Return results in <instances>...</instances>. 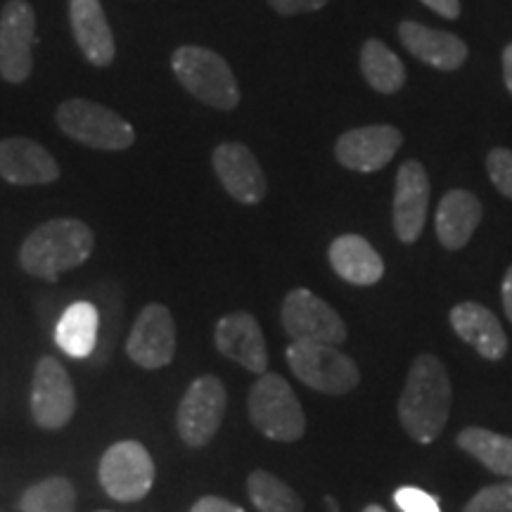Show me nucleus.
<instances>
[{
    "label": "nucleus",
    "mask_w": 512,
    "mask_h": 512,
    "mask_svg": "<svg viewBox=\"0 0 512 512\" xmlns=\"http://www.w3.org/2000/svg\"><path fill=\"white\" fill-rule=\"evenodd\" d=\"M211 164H214L216 178L233 200L240 204H259L266 197L268 185L264 169L247 145L221 143L211 155Z\"/></svg>",
    "instance_id": "15"
},
{
    "label": "nucleus",
    "mask_w": 512,
    "mask_h": 512,
    "mask_svg": "<svg viewBox=\"0 0 512 512\" xmlns=\"http://www.w3.org/2000/svg\"><path fill=\"white\" fill-rule=\"evenodd\" d=\"M171 69L192 98L214 110L230 112L240 105V86L230 64L214 50L181 46L171 55Z\"/></svg>",
    "instance_id": "3"
},
{
    "label": "nucleus",
    "mask_w": 512,
    "mask_h": 512,
    "mask_svg": "<svg viewBox=\"0 0 512 512\" xmlns=\"http://www.w3.org/2000/svg\"><path fill=\"white\" fill-rule=\"evenodd\" d=\"M501 294H503V309H505V316H508V320L512 323V266L508 268V271H505Z\"/></svg>",
    "instance_id": "34"
},
{
    "label": "nucleus",
    "mask_w": 512,
    "mask_h": 512,
    "mask_svg": "<svg viewBox=\"0 0 512 512\" xmlns=\"http://www.w3.org/2000/svg\"><path fill=\"white\" fill-rule=\"evenodd\" d=\"M76 411V392L67 370L55 358L43 356L34 370L31 415L43 430H62Z\"/></svg>",
    "instance_id": "12"
},
{
    "label": "nucleus",
    "mask_w": 512,
    "mask_h": 512,
    "mask_svg": "<svg viewBox=\"0 0 512 512\" xmlns=\"http://www.w3.org/2000/svg\"><path fill=\"white\" fill-rule=\"evenodd\" d=\"M287 363L290 370L306 387L320 394L342 396L354 392L361 380L356 361L342 354L332 344L316 342H292L287 347Z\"/></svg>",
    "instance_id": "6"
},
{
    "label": "nucleus",
    "mask_w": 512,
    "mask_h": 512,
    "mask_svg": "<svg viewBox=\"0 0 512 512\" xmlns=\"http://www.w3.org/2000/svg\"><path fill=\"white\" fill-rule=\"evenodd\" d=\"M361 74L373 91L392 95L406 83V67L387 43L380 38H368L361 50Z\"/></svg>",
    "instance_id": "24"
},
{
    "label": "nucleus",
    "mask_w": 512,
    "mask_h": 512,
    "mask_svg": "<svg viewBox=\"0 0 512 512\" xmlns=\"http://www.w3.org/2000/svg\"><path fill=\"white\" fill-rule=\"evenodd\" d=\"M420 3L446 19L460 17V0H420Z\"/></svg>",
    "instance_id": "33"
},
{
    "label": "nucleus",
    "mask_w": 512,
    "mask_h": 512,
    "mask_svg": "<svg viewBox=\"0 0 512 512\" xmlns=\"http://www.w3.org/2000/svg\"><path fill=\"white\" fill-rule=\"evenodd\" d=\"M451 403L453 387L444 363L432 354L415 358L399 399V422L408 437L432 444L444 432Z\"/></svg>",
    "instance_id": "1"
},
{
    "label": "nucleus",
    "mask_w": 512,
    "mask_h": 512,
    "mask_svg": "<svg viewBox=\"0 0 512 512\" xmlns=\"http://www.w3.org/2000/svg\"><path fill=\"white\" fill-rule=\"evenodd\" d=\"M100 316L91 302H74L62 318L57 320L55 342L64 354L72 358H86L98 344Z\"/></svg>",
    "instance_id": "23"
},
{
    "label": "nucleus",
    "mask_w": 512,
    "mask_h": 512,
    "mask_svg": "<svg viewBox=\"0 0 512 512\" xmlns=\"http://www.w3.org/2000/svg\"><path fill=\"white\" fill-rule=\"evenodd\" d=\"M55 121L64 136L93 150L121 152L136 143V131L124 117L100 102L72 98L55 112Z\"/></svg>",
    "instance_id": "5"
},
{
    "label": "nucleus",
    "mask_w": 512,
    "mask_h": 512,
    "mask_svg": "<svg viewBox=\"0 0 512 512\" xmlns=\"http://www.w3.org/2000/svg\"><path fill=\"white\" fill-rule=\"evenodd\" d=\"M228 406V394L216 375H202L190 384L181 406H178V434L192 448L207 446L219 432L223 413Z\"/></svg>",
    "instance_id": "8"
},
{
    "label": "nucleus",
    "mask_w": 512,
    "mask_h": 512,
    "mask_svg": "<svg viewBox=\"0 0 512 512\" xmlns=\"http://www.w3.org/2000/svg\"><path fill=\"white\" fill-rule=\"evenodd\" d=\"M463 512H512V477L479 489Z\"/></svg>",
    "instance_id": "28"
},
{
    "label": "nucleus",
    "mask_w": 512,
    "mask_h": 512,
    "mask_svg": "<svg viewBox=\"0 0 512 512\" xmlns=\"http://www.w3.org/2000/svg\"><path fill=\"white\" fill-rule=\"evenodd\" d=\"M69 22L83 57L93 67H110L117 43L100 0H69Z\"/></svg>",
    "instance_id": "18"
},
{
    "label": "nucleus",
    "mask_w": 512,
    "mask_h": 512,
    "mask_svg": "<svg viewBox=\"0 0 512 512\" xmlns=\"http://www.w3.org/2000/svg\"><path fill=\"white\" fill-rule=\"evenodd\" d=\"M0 176L12 185H46L60 178V164L29 138L0 140Z\"/></svg>",
    "instance_id": "17"
},
{
    "label": "nucleus",
    "mask_w": 512,
    "mask_h": 512,
    "mask_svg": "<svg viewBox=\"0 0 512 512\" xmlns=\"http://www.w3.org/2000/svg\"><path fill=\"white\" fill-rule=\"evenodd\" d=\"M283 328L292 342L342 344L347 339V325L328 302L311 290H292L283 302Z\"/></svg>",
    "instance_id": "10"
},
{
    "label": "nucleus",
    "mask_w": 512,
    "mask_h": 512,
    "mask_svg": "<svg viewBox=\"0 0 512 512\" xmlns=\"http://www.w3.org/2000/svg\"><path fill=\"white\" fill-rule=\"evenodd\" d=\"M399 36L408 53L439 72H456L467 62V43L456 34L420 22H401Z\"/></svg>",
    "instance_id": "19"
},
{
    "label": "nucleus",
    "mask_w": 512,
    "mask_h": 512,
    "mask_svg": "<svg viewBox=\"0 0 512 512\" xmlns=\"http://www.w3.org/2000/svg\"><path fill=\"white\" fill-rule=\"evenodd\" d=\"M394 503L403 512H441L439 501L418 486H401L394 491Z\"/></svg>",
    "instance_id": "30"
},
{
    "label": "nucleus",
    "mask_w": 512,
    "mask_h": 512,
    "mask_svg": "<svg viewBox=\"0 0 512 512\" xmlns=\"http://www.w3.org/2000/svg\"><path fill=\"white\" fill-rule=\"evenodd\" d=\"M482 223V202L467 190H451L441 197L437 209V238L451 252L463 249Z\"/></svg>",
    "instance_id": "21"
},
{
    "label": "nucleus",
    "mask_w": 512,
    "mask_h": 512,
    "mask_svg": "<svg viewBox=\"0 0 512 512\" xmlns=\"http://www.w3.org/2000/svg\"><path fill=\"white\" fill-rule=\"evenodd\" d=\"M93 247L91 226L79 219H53L31 230L19 249V264L34 278L55 283L64 271L86 264Z\"/></svg>",
    "instance_id": "2"
},
{
    "label": "nucleus",
    "mask_w": 512,
    "mask_h": 512,
    "mask_svg": "<svg viewBox=\"0 0 512 512\" xmlns=\"http://www.w3.org/2000/svg\"><path fill=\"white\" fill-rule=\"evenodd\" d=\"M451 325L463 342L475 347L486 361H501L508 354V335L498 323L494 311L477 302H463L451 309Z\"/></svg>",
    "instance_id": "20"
},
{
    "label": "nucleus",
    "mask_w": 512,
    "mask_h": 512,
    "mask_svg": "<svg viewBox=\"0 0 512 512\" xmlns=\"http://www.w3.org/2000/svg\"><path fill=\"white\" fill-rule=\"evenodd\" d=\"M328 256L332 271L351 285H375L380 283L384 275L382 256L361 235H339V238L332 240Z\"/></svg>",
    "instance_id": "22"
},
{
    "label": "nucleus",
    "mask_w": 512,
    "mask_h": 512,
    "mask_svg": "<svg viewBox=\"0 0 512 512\" xmlns=\"http://www.w3.org/2000/svg\"><path fill=\"white\" fill-rule=\"evenodd\" d=\"M216 349L230 361L240 363L249 373L264 375L268 368V351L264 332L259 328V320L252 313L238 311L223 316L216 323Z\"/></svg>",
    "instance_id": "16"
},
{
    "label": "nucleus",
    "mask_w": 512,
    "mask_h": 512,
    "mask_svg": "<svg viewBox=\"0 0 512 512\" xmlns=\"http://www.w3.org/2000/svg\"><path fill=\"white\" fill-rule=\"evenodd\" d=\"M503 79L505 88L512 93V43L503 50Z\"/></svg>",
    "instance_id": "35"
},
{
    "label": "nucleus",
    "mask_w": 512,
    "mask_h": 512,
    "mask_svg": "<svg viewBox=\"0 0 512 512\" xmlns=\"http://www.w3.org/2000/svg\"><path fill=\"white\" fill-rule=\"evenodd\" d=\"M403 143L401 131L392 124H373L351 128L337 140L335 157L349 171L373 174L392 162Z\"/></svg>",
    "instance_id": "13"
},
{
    "label": "nucleus",
    "mask_w": 512,
    "mask_h": 512,
    "mask_svg": "<svg viewBox=\"0 0 512 512\" xmlns=\"http://www.w3.org/2000/svg\"><path fill=\"white\" fill-rule=\"evenodd\" d=\"M100 484L114 501H140L155 484V460L138 441H119L100 460Z\"/></svg>",
    "instance_id": "7"
},
{
    "label": "nucleus",
    "mask_w": 512,
    "mask_h": 512,
    "mask_svg": "<svg viewBox=\"0 0 512 512\" xmlns=\"http://www.w3.org/2000/svg\"><path fill=\"white\" fill-rule=\"evenodd\" d=\"M486 171H489L494 188L512 200V150H508V147H494L489 157H486Z\"/></svg>",
    "instance_id": "29"
},
{
    "label": "nucleus",
    "mask_w": 512,
    "mask_h": 512,
    "mask_svg": "<svg viewBox=\"0 0 512 512\" xmlns=\"http://www.w3.org/2000/svg\"><path fill=\"white\" fill-rule=\"evenodd\" d=\"M363 512H387V510L380 508V505H368V508L363 510Z\"/></svg>",
    "instance_id": "37"
},
{
    "label": "nucleus",
    "mask_w": 512,
    "mask_h": 512,
    "mask_svg": "<svg viewBox=\"0 0 512 512\" xmlns=\"http://www.w3.org/2000/svg\"><path fill=\"white\" fill-rule=\"evenodd\" d=\"M330 0H268V5L283 17L302 15V12H316L323 10Z\"/></svg>",
    "instance_id": "31"
},
{
    "label": "nucleus",
    "mask_w": 512,
    "mask_h": 512,
    "mask_svg": "<svg viewBox=\"0 0 512 512\" xmlns=\"http://www.w3.org/2000/svg\"><path fill=\"white\" fill-rule=\"evenodd\" d=\"M19 508L22 512H76V491L67 477H48L24 491Z\"/></svg>",
    "instance_id": "27"
},
{
    "label": "nucleus",
    "mask_w": 512,
    "mask_h": 512,
    "mask_svg": "<svg viewBox=\"0 0 512 512\" xmlns=\"http://www.w3.org/2000/svg\"><path fill=\"white\" fill-rule=\"evenodd\" d=\"M190 512H245L242 508H238L235 503L226 501V498H219V496H204L192 505Z\"/></svg>",
    "instance_id": "32"
},
{
    "label": "nucleus",
    "mask_w": 512,
    "mask_h": 512,
    "mask_svg": "<svg viewBox=\"0 0 512 512\" xmlns=\"http://www.w3.org/2000/svg\"><path fill=\"white\" fill-rule=\"evenodd\" d=\"M249 418L252 425L271 441L302 439L306 432V415L290 382L278 373H264L249 392Z\"/></svg>",
    "instance_id": "4"
},
{
    "label": "nucleus",
    "mask_w": 512,
    "mask_h": 512,
    "mask_svg": "<svg viewBox=\"0 0 512 512\" xmlns=\"http://www.w3.org/2000/svg\"><path fill=\"white\" fill-rule=\"evenodd\" d=\"M458 446L479 460L494 475L512 477V437H503L484 427H467L458 434Z\"/></svg>",
    "instance_id": "25"
},
{
    "label": "nucleus",
    "mask_w": 512,
    "mask_h": 512,
    "mask_svg": "<svg viewBox=\"0 0 512 512\" xmlns=\"http://www.w3.org/2000/svg\"><path fill=\"white\" fill-rule=\"evenodd\" d=\"M427 207H430V176L420 162L408 159L396 174L392 209L394 230L401 242L413 245L420 238L427 221Z\"/></svg>",
    "instance_id": "14"
},
{
    "label": "nucleus",
    "mask_w": 512,
    "mask_h": 512,
    "mask_svg": "<svg viewBox=\"0 0 512 512\" xmlns=\"http://www.w3.org/2000/svg\"><path fill=\"white\" fill-rule=\"evenodd\" d=\"M325 505H328L330 512H339V505H337V501H335V498H332V496L325 498Z\"/></svg>",
    "instance_id": "36"
},
{
    "label": "nucleus",
    "mask_w": 512,
    "mask_h": 512,
    "mask_svg": "<svg viewBox=\"0 0 512 512\" xmlns=\"http://www.w3.org/2000/svg\"><path fill=\"white\" fill-rule=\"evenodd\" d=\"M36 12L29 0H8L0 10V76L8 83H24L34 72Z\"/></svg>",
    "instance_id": "9"
},
{
    "label": "nucleus",
    "mask_w": 512,
    "mask_h": 512,
    "mask_svg": "<svg viewBox=\"0 0 512 512\" xmlns=\"http://www.w3.org/2000/svg\"><path fill=\"white\" fill-rule=\"evenodd\" d=\"M126 354L145 370L169 366L176 354V320L164 304H147L138 313L131 335L126 339Z\"/></svg>",
    "instance_id": "11"
},
{
    "label": "nucleus",
    "mask_w": 512,
    "mask_h": 512,
    "mask_svg": "<svg viewBox=\"0 0 512 512\" xmlns=\"http://www.w3.org/2000/svg\"><path fill=\"white\" fill-rule=\"evenodd\" d=\"M247 494L259 512H304L302 496L266 470H254L249 475Z\"/></svg>",
    "instance_id": "26"
}]
</instances>
